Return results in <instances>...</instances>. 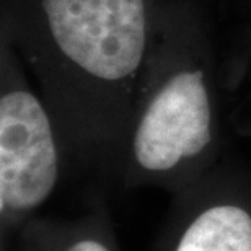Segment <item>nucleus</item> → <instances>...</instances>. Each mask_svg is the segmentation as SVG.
<instances>
[{
    "mask_svg": "<svg viewBox=\"0 0 251 251\" xmlns=\"http://www.w3.org/2000/svg\"><path fill=\"white\" fill-rule=\"evenodd\" d=\"M175 0H17L7 38L61 132L90 205L118 188L135 104Z\"/></svg>",
    "mask_w": 251,
    "mask_h": 251,
    "instance_id": "f257e3e1",
    "label": "nucleus"
},
{
    "mask_svg": "<svg viewBox=\"0 0 251 251\" xmlns=\"http://www.w3.org/2000/svg\"><path fill=\"white\" fill-rule=\"evenodd\" d=\"M2 44L0 230L2 245L38 217L67 175L61 132L48 103L25 78V65ZM5 251V250H2Z\"/></svg>",
    "mask_w": 251,
    "mask_h": 251,
    "instance_id": "7ed1b4c3",
    "label": "nucleus"
},
{
    "mask_svg": "<svg viewBox=\"0 0 251 251\" xmlns=\"http://www.w3.org/2000/svg\"><path fill=\"white\" fill-rule=\"evenodd\" d=\"M220 83L198 7L175 0L123 147L118 188L178 194L225 153Z\"/></svg>",
    "mask_w": 251,
    "mask_h": 251,
    "instance_id": "f03ea898",
    "label": "nucleus"
},
{
    "mask_svg": "<svg viewBox=\"0 0 251 251\" xmlns=\"http://www.w3.org/2000/svg\"><path fill=\"white\" fill-rule=\"evenodd\" d=\"M15 251H118L108 201L77 219H31L15 237Z\"/></svg>",
    "mask_w": 251,
    "mask_h": 251,
    "instance_id": "39448f33",
    "label": "nucleus"
},
{
    "mask_svg": "<svg viewBox=\"0 0 251 251\" xmlns=\"http://www.w3.org/2000/svg\"><path fill=\"white\" fill-rule=\"evenodd\" d=\"M153 251H251V162L224 153L199 179L170 196Z\"/></svg>",
    "mask_w": 251,
    "mask_h": 251,
    "instance_id": "20e7f679",
    "label": "nucleus"
}]
</instances>
